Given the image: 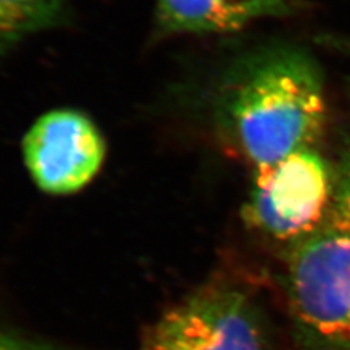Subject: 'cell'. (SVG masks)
Returning a JSON list of instances; mask_svg holds the SVG:
<instances>
[{"label": "cell", "mask_w": 350, "mask_h": 350, "mask_svg": "<svg viewBox=\"0 0 350 350\" xmlns=\"http://www.w3.org/2000/svg\"><path fill=\"white\" fill-rule=\"evenodd\" d=\"M336 178L315 149L295 152L256 171L245 204V221L280 241H297L324 225L333 203Z\"/></svg>", "instance_id": "3957f363"}, {"label": "cell", "mask_w": 350, "mask_h": 350, "mask_svg": "<svg viewBox=\"0 0 350 350\" xmlns=\"http://www.w3.org/2000/svg\"><path fill=\"white\" fill-rule=\"evenodd\" d=\"M66 0H0V59L29 37L60 25Z\"/></svg>", "instance_id": "52a82bcc"}, {"label": "cell", "mask_w": 350, "mask_h": 350, "mask_svg": "<svg viewBox=\"0 0 350 350\" xmlns=\"http://www.w3.org/2000/svg\"><path fill=\"white\" fill-rule=\"evenodd\" d=\"M31 178L44 193L68 196L83 189L103 167L105 144L92 120L76 109L41 116L24 137Z\"/></svg>", "instance_id": "277c9868"}, {"label": "cell", "mask_w": 350, "mask_h": 350, "mask_svg": "<svg viewBox=\"0 0 350 350\" xmlns=\"http://www.w3.org/2000/svg\"><path fill=\"white\" fill-rule=\"evenodd\" d=\"M292 0H157L162 34H225L289 12Z\"/></svg>", "instance_id": "8992f818"}, {"label": "cell", "mask_w": 350, "mask_h": 350, "mask_svg": "<svg viewBox=\"0 0 350 350\" xmlns=\"http://www.w3.org/2000/svg\"><path fill=\"white\" fill-rule=\"evenodd\" d=\"M286 291L302 350H350V235L324 224L293 243Z\"/></svg>", "instance_id": "7a4b0ae2"}, {"label": "cell", "mask_w": 350, "mask_h": 350, "mask_svg": "<svg viewBox=\"0 0 350 350\" xmlns=\"http://www.w3.org/2000/svg\"><path fill=\"white\" fill-rule=\"evenodd\" d=\"M144 350H175L174 347H171L163 338H161L155 332H153L152 337L149 338V342L146 343Z\"/></svg>", "instance_id": "9c48e42d"}, {"label": "cell", "mask_w": 350, "mask_h": 350, "mask_svg": "<svg viewBox=\"0 0 350 350\" xmlns=\"http://www.w3.org/2000/svg\"><path fill=\"white\" fill-rule=\"evenodd\" d=\"M175 350H262L257 317L237 292L200 295L175 308L155 328Z\"/></svg>", "instance_id": "5b68a950"}, {"label": "cell", "mask_w": 350, "mask_h": 350, "mask_svg": "<svg viewBox=\"0 0 350 350\" xmlns=\"http://www.w3.org/2000/svg\"><path fill=\"white\" fill-rule=\"evenodd\" d=\"M0 350H38V349L27 346L24 343H19L15 340H10V338L0 337Z\"/></svg>", "instance_id": "30bf717a"}, {"label": "cell", "mask_w": 350, "mask_h": 350, "mask_svg": "<svg viewBox=\"0 0 350 350\" xmlns=\"http://www.w3.org/2000/svg\"><path fill=\"white\" fill-rule=\"evenodd\" d=\"M222 111L247 161L256 171L270 168L321 139L327 104L320 70L301 51L257 54L228 79Z\"/></svg>", "instance_id": "6da1fadb"}, {"label": "cell", "mask_w": 350, "mask_h": 350, "mask_svg": "<svg viewBox=\"0 0 350 350\" xmlns=\"http://www.w3.org/2000/svg\"><path fill=\"white\" fill-rule=\"evenodd\" d=\"M327 219L328 225L350 235V153L343 161L340 172L336 177L333 203Z\"/></svg>", "instance_id": "ba28073f"}]
</instances>
